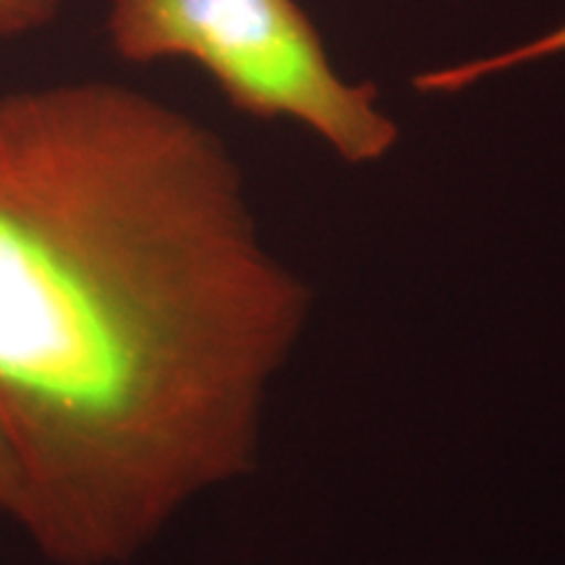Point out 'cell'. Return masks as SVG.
Instances as JSON below:
<instances>
[{
	"mask_svg": "<svg viewBox=\"0 0 565 565\" xmlns=\"http://www.w3.org/2000/svg\"><path fill=\"white\" fill-rule=\"evenodd\" d=\"M309 309L207 126L113 82L0 97V433L47 561L129 563L249 475Z\"/></svg>",
	"mask_w": 565,
	"mask_h": 565,
	"instance_id": "1",
	"label": "cell"
},
{
	"mask_svg": "<svg viewBox=\"0 0 565 565\" xmlns=\"http://www.w3.org/2000/svg\"><path fill=\"white\" fill-rule=\"evenodd\" d=\"M105 30L124 61H192L233 108L299 124L349 166L398 145L377 87L338 74L299 0H110Z\"/></svg>",
	"mask_w": 565,
	"mask_h": 565,
	"instance_id": "2",
	"label": "cell"
},
{
	"mask_svg": "<svg viewBox=\"0 0 565 565\" xmlns=\"http://www.w3.org/2000/svg\"><path fill=\"white\" fill-rule=\"evenodd\" d=\"M555 55H565V24L555 26L542 38H534L521 45L508 47V51H498L482 58H471L461 63H450V66H440L433 71H424L414 79L416 92L422 95H456L475 84H482L492 76L508 74V71L532 66L545 58H555Z\"/></svg>",
	"mask_w": 565,
	"mask_h": 565,
	"instance_id": "3",
	"label": "cell"
},
{
	"mask_svg": "<svg viewBox=\"0 0 565 565\" xmlns=\"http://www.w3.org/2000/svg\"><path fill=\"white\" fill-rule=\"evenodd\" d=\"M63 0H0V40L42 30L58 17Z\"/></svg>",
	"mask_w": 565,
	"mask_h": 565,
	"instance_id": "4",
	"label": "cell"
},
{
	"mask_svg": "<svg viewBox=\"0 0 565 565\" xmlns=\"http://www.w3.org/2000/svg\"><path fill=\"white\" fill-rule=\"evenodd\" d=\"M21 508V482L17 463H13V456L9 450V443H6L3 433H0V515L11 519L17 524V515Z\"/></svg>",
	"mask_w": 565,
	"mask_h": 565,
	"instance_id": "5",
	"label": "cell"
}]
</instances>
